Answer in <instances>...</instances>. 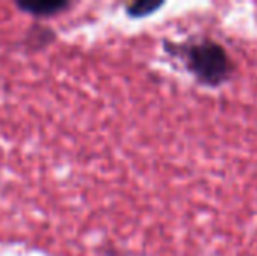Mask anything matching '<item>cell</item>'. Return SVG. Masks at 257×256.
Listing matches in <instances>:
<instances>
[{
  "label": "cell",
  "mask_w": 257,
  "mask_h": 256,
  "mask_svg": "<svg viewBox=\"0 0 257 256\" xmlns=\"http://www.w3.org/2000/svg\"><path fill=\"white\" fill-rule=\"evenodd\" d=\"M159 7H161V2H146V0H142V2H135L126 7V13L132 18H140V16H147V14L154 13Z\"/></svg>",
  "instance_id": "obj_3"
},
{
  "label": "cell",
  "mask_w": 257,
  "mask_h": 256,
  "mask_svg": "<svg viewBox=\"0 0 257 256\" xmlns=\"http://www.w3.org/2000/svg\"><path fill=\"white\" fill-rule=\"evenodd\" d=\"M70 6L68 2H20L18 7L34 16H53Z\"/></svg>",
  "instance_id": "obj_2"
},
{
  "label": "cell",
  "mask_w": 257,
  "mask_h": 256,
  "mask_svg": "<svg viewBox=\"0 0 257 256\" xmlns=\"http://www.w3.org/2000/svg\"><path fill=\"white\" fill-rule=\"evenodd\" d=\"M187 70L206 86H220L231 77L233 62L227 51L208 37L191 39L175 49Z\"/></svg>",
  "instance_id": "obj_1"
}]
</instances>
